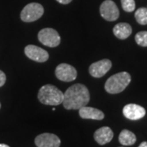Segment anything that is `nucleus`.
<instances>
[{
    "label": "nucleus",
    "mask_w": 147,
    "mask_h": 147,
    "mask_svg": "<svg viewBox=\"0 0 147 147\" xmlns=\"http://www.w3.org/2000/svg\"><path fill=\"white\" fill-rule=\"evenodd\" d=\"M90 94L84 84H76L69 87L64 93L62 104L66 110H79L88 104Z\"/></svg>",
    "instance_id": "obj_1"
},
{
    "label": "nucleus",
    "mask_w": 147,
    "mask_h": 147,
    "mask_svg": "<svg viewBox=\"0 0 147 147\" xmlns=\"http://www.w3.org/2000/svg\"><path fill=\"white\" fill-rule=\"evenodd\" d=\"M38 100L47 105H58L64 100V93L55 86L47 84L41 87L38 93Z\"/></svg>",
    "instance_id": "obj_2"
},
{
    "label": "nucleus",
    "mask_w": 147,
    "mask_h": 147,
    "mask_svg": "<svg viewBox=\"0 0 147 147\" xmlns=\"http://www.w3.org/2000/svg\"><path fill=\"white\" fill-rule=\"evenodd\" d=\"M131 82V75L127 72H120L112 75L106 80L105 91L110 94L120 93Z\"/></svg>",
    "instance_id": "obj_3"
},
{
    "label": "nucleus",
    "mask_w": 147,
    "mask_h": 147,
    "mask_svg": "<svg viewBox=\"0 0 147 147\" xmlns=\"http://www.w3.org/2000/svg\"><path fill=\"white\" fill-rule=\"evenodd\" d=\"M44 9L42 6L37 3L27 4L21 12V19L24 22H33L42 16Z\"/></svg>",
    "instance_id": "obj_4"
},
{
    "label": "nucleus",
    "mask_w": 147,
    "mask_h": 147,
    "mask_svg": "<svg viewBox=\"0 0 147 147\" xmlns=\"http://www.w3.org/2000/svg\"><path fill=\"white\" fill-rule=\"evenodd\" d=\"M39 42L50 47H57L61 42V37L58 32L52 28H44L38 32Z\"/></svg>",
    "instance_id": "obj_5"
},
{
    "label": "nucleus",
    "mask_w": 147,
    "mask_h": 147,
    "mask_svg": "<svg viewBox=\"0 0 147 147\" xmlns=\"http://www.w3.org/2000/svg\"><path fill=\"white\" fill-rule=\"evenodd\" d=\"M100 16L108 21H116L119 16V10L112 0H105L100 7Z\"/></svg>",
    "instance_id": "obj_6"
},
{
    "label": "nucleus",
    "mask_w": 147,
    "mask_h": 147,
    "mask_svg": "<svg viewBox=\"0 0 147 147\" xmlns=\"http://www.w3.org/2000/svg\"><path fill=\"white\" fill-rule=\"evenodd\" d=\"M55 74L59 80L64 82H71L77 78V71L75 68L66 63L58 65L55 70Z\"/></svg>",
    "instance_id": "obj_7"
},
{
    "label": "nucleus",
    "mask_w": 147,
    "mask_h": 147,
    "mask_svg": "<svg viewBox=\"0 0 147 147\" xmlns=\"http://www.w3.org/2000/svg\"><path fill=\"white\" fill-rule=\"evenodd\" d=\"M25 54L27 57L37 62H45L49 58L46 50L34 45H28L25 47Z\"/></svg>",
    "instance_id": "obj_8"
},
{
    "label": "nucleus",
    "mask_w": 147,
    "mask_h": 147,
    "mask_svg": "<svg viewBox=\"0 0 147 147\" xmlns=\"http://www.w3.org/2000/svg\"><path fill=\"white\" fill-rule=\"evenodd\" d=\"M34 143L38 147H60L61 140L55 134L45 132L37 136Z\"/></svg>",
    "instance_id": "obj_9"
},
{
    "label": "nucleus",
    "mask_w": 147,
    "mask_h": 147,
    "mask_svg": "<svg viewBox=\"0 0 147 147\" xmlns=\"http://www.w3.org/2000/svg\"><path fill=\"white\" fill-rule=\"evenodd\" d=\"M112 67V63L108 59H103L92 63L89 67L90 74L94 78H101Z\"/></svg>",
    "instance_id": "obj_10"
},
{
    "label": "nucleus",
    "mask_w": 147,
    "mask_h": 147,
    "mask_svg": "<svg viewBox=\"0 0 147 147\" xmlns=\"http://www.w3.org/2000/svg\"><path fill=\"white\" fill-rule=\"evenodd\" d=\"M146 110L137 104H127L123 109V114L127 119L138 120L146 115Z\"/></svg>",
    "instance_id": "obj_11"
},
{
    "label": "nucleus",
    "mask_w": 147,
    "mask_h": 147,
    "mask_svg": "<svg viewBox=\"0 0 147 147\" xmlns=\"http://www.w3.org/2000/svg\"><path fill=\"white\" fill-rule=\"evenodd\" d=\"M79 116L84 119H93V120H102L105 117L104 113L101 110L88 107V106H84L79 109Z\"/></svg>",
    "instance_id": "obj_12"
},
{
    "label": "nucleus",
    "mask_w": 147,
    "mask_h": 147,
    "mask_svg": "<svg viewBox=\"0 0 147 147\" xmlns=\"http://www.w3.org/2000/svg\"><path fill=\"white\" fill-rule=\"evenodd\" d=\"M114 132L109 127H102L95 131L94 139L100 146L105 145L112 141Z\"/></svg>",
    "instance_id": "obj_13"
},
{
    "label": "nucleus",
    "mask_w": 147,
    "mask_h": 147,
    "mask_svg": "<svg viewBox=\"0 0 147 147\" xmlns=\"http://www.w3.org/2000/svg\"><path fill=\"white\" fill-rule=\"evenodd\" d=\"M132 29L131 26L125 22L118 23L113 29V33L119 39H126L131 35Z\"/></svg>",
    "instance_id": "obj_14"
},
{
    "label": "nucleus",
    "mask_w": 147,
    "mask_h": 147,
    "mask_svg": "<svg viewBox=\"0 0 147 147\" xmlns=\"http://www.w3.org/2000/svg\"><path fill=\"white\" fill-rule=\"evenodd\" d=\"M119 141L123 146H132L137 142V137L131 131L123 129L119 136Z\"/></svg>",
    "instance_id": "obj_15"
},
{
    "label": "nucleus",
    "mask_w": 147,
    "mask_h": 147,
    "mask_svg": "<svg viewBox=\"0 0 147 147\" xmlns=\"http://www.w3.org/2000/svg\"><path fill=\"white\" fill-rule=\"evenodd\" d=\"M135 18L140 25H147V7L138 8L135 12Z\"/></svg>",
    "instance_id": "obj_16"
},
{
    "label": "nucleus",
    "mask_w": 147,
    "mask_h": 147,
    "mask_svg": "<svg viewBox=\"0 0 147 147\" xmlns=\"http://www.w3.org/2000/svg\"><path fill=\"white\" fill-rule=\"evenodd\" d=\"M135 41L139 46L147 47V31L138 32L135 36Z\"/></svg>",
    "instance_id": "obj_17"
},
{
    "label": "nucleus",
    "mask_w": 147,
    "mask_h": 147,
    "mask_svg": "<svg viewBox=\"0 0 147 147\" xmlns=\"http://www.w3.org/2000/svg\"><path fill=\"white\" fill-rule=\"evenodd\" d=\"M123 9L127 12H131L135 10L136 3L134 0H121Z\"/></svg>",
    "instance_id": "obj_18"
},
{
    "label": "nucleus",
    "mask_w": 147,
    "mask_h": 147,
    "mask_svg": "<svg viewBox=\"0 0 147 147\" xmlns=\"http://www.w3.org/2000/svg\"><path fill=\"white\" fill-rule=\"evenodd\" d=\"M6 82V75L2 70H0V87L3 86Z\"/></svg>",
    "instance_id": "obj_19"
},
{
    "label": "nucleus",
    "mask_w": 147,
    "mask_h": 147,
    "mask_svg": "<svg viewBox=\"0 0 147 147\" xmlns=\"http://www.w3.org/2000/svg\"><path fill=\"white\" fill-rule=\"evenodd\" d=\"M58 3H61V4H68L72 0H57Z\"/></svg>",
    "instance_id": "obj_20"
},
{
    "label": "nucleus",
    "mask_w": 147,
    "mask_h": 147,
    "mask_svg": "<svg viewBox=\"0 0 147 147\" xmlns=\"http://www.w3.org/2000/svg\"><path fill=\"white\" fill-rule=\"evenodd\" d=\"M138 147H147V142H142V143L139 145V146Z\"/></svg>",
    "instance_id": "obj_21"
},
{
    "label": "nucleus",
    "mask_w": 147,
    "mask_h": 147,
    "mask_svg": "<svg viewBox=\"0 0 147 147\" xmlns=\"http://www.w3.org/2000/svg\"><path fill=\"white\" fill-rule=\"evenodd\" d=\"M0 147H10L9 146L6 145V144H0Z\"/></svg>",
    "instance_id": "obj_22"
},
{
    "label": "nucleus",
    "mask_w": 147,
    "mask_h": 147,
    "mask_svg": "<svg viewBox=\"0 0 147 147\" xmlns=\"http://www.w3.org/2000/svg\"><path fill=\"white\" fill-rule=\"evenodd\" d=\"M0 108H1V104H0Z\"/></svg>",
    "instance_id": "obj_23"
}]
</instances>
